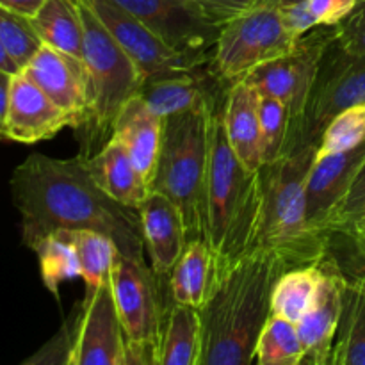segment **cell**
<instances>
[{
    "label": "cell",
    "mask_w": 365,
    "mask_h": 365,
    "mask_svg": "<svg viewBox=\"0 0 365 365\" xmlns=\"http://www.w3.org/2000/svg\"><path fill=\"white\" fill-rule=\"evenodd\" d=\"M21 220V241L34 250L59 230H93L113 239L121 255L146 262L141 216L98 187L84 157L53 159L32 153L11 177Z\"/></svg>",
    "instance_id": "cell-1"
},
{
    "label": "cell",
    "mask_w": 365,
    "mask_h": 365,
    "mask_svg": "<svg viewBox=\"0 0 365 365\" xmlns=\"http://www.w3.org/2000/svg\"><path fill=\"white\" fill-rule=\"evenodd\" d=\"M285 271L278 257L255 250L217 277L212 294L198 310V365H255L273 287Z\"/></svg>",
    "instance_id": "cell-2"
},
{
    "label": "cell",
    "mask_w": 365,
    "mask_h": 365,
    "mask_svg": "<svg viewBox=\"0 0 365 365\" xmlns=\"http://www.w3.org/2000/svg\"><path fill=\"white\" fill-rule=\"evenodd\" d=\"M223 103L225 96L214 106L202 202V237L214 253L216 280L223 271L252 253L260 203L259 171L246 170L228 145Z\"/></svg>",
    "instance_id": "cell-3"
},
{
    "label": "cell",
    "mask_w": 365,
    "mask_h": 365,
    "mask_svg": "<svg viewBox=\"0 0 365 365\" xmlns=\"http://www.w3.org/2000/svg\"><path fill=\"white\" fill-rule=\"evenodd\" d=\"M317 150L319 143H309L259 170L260 203L252 252L271 253L287 269L321 262L328 253L327 235L316 234L307 223L305 187Z\"/></svg>",
    "instance_id": "cell-4"
},
{
    "label": "cell",
    "mask_w": 365,
    "mask_h": 365,
    "mask_svg": "<svg viewBox=\"0 0 365 365\" xmlns=\"http://www.w3.org/2000/svg\"><path fill=\"white\" fill-rule=\"evenodd\" d=\"M77 4L84 25L88 109L75 134L81 143L78 155L89 159L113 139L118 114L132 96L139 95L145 78L96 14L81 0Z\"/></svg>",
    "instance_id": "cell-5"
},
{
    "label": "cell",
    "mask_w": 365,
    "mask_h": 365,
    "mask_svg": "<svg viewBox=\"0 0 365 365\" xmlns=\"http://www.w3.org/2000/svg\"><path fill=\"white\" fill-rule=\"evenodd\" d=\"M214 102L163 120V143L152 191L170 198L184 217L187 237H202L203 185L209 164Z\"/></svg>",
    "instance_id": "cell-6"
},
{
    "label": "cell",
    "mask_w": 365,
    "mask_h": 365,
    "mask_svg": "<svg viewBox=\"0 0 365 365\" xmlns=\"http://www.w3.org/2000/svg\"><path fill=\"white\" fill-rule=\"evenodd\" d=\"M299 38L285 27L280 7L257 4L221 25L212 53V68L227 84L285 56Z\"/></svg>",
    "instance_id": "cell-7"
},
{
    "label": "cell",
    "mask_w": 365,
    "mask_h": 365,
    "mask_svg": "<svg viewBox=\"0 0 365 365\" xmlns=\"http://www.w3.org/2000/svg\"><path fill=\"white\" fill-rule=\"evenodd\" d=\"M335 36L337 25H317L298 39L291 52L255 68L245 77L259 91V95L278 100L287 107L291 116L289 152L298 138L307 103L319 73L321 61Z\"/></svg>",
    "instance_id": "cell-8"
},
{
    "label": "cell",
    "mask_w": 365,
    "mask_h": 365,
    "mask_svg": "<svg viewBox=\"0 0 365 365\" xmlns=\"http://www.w3.org/2000/svg\"><path fill=\"white\" fill-rule=\"evenodd\" d=\"M355 106H365V53L346 52L335 36L321 61L291 152L309 143H321L328 123L339 113Z\"/></svg>",
    "instance_id": "cell-9"
},
{
    "label": "cell",
    "mask_w": 365,
    "mask_h": 365,
    "mask_svg": "<svg viewBox=\"0 0 365 365\" xmlns=\"http://www.w3.org/2000/svg\"><path fill=\"white\" fill-rule=\"evenodd\" d=\"M100 21L106 25L123 52L134 61L143 78L160 77L177 71H200L212 66V61L196 59L177 52L163 41L155 32L150 31L134 14L128 13L114 0H81Z\"/></svg>",
    "instance_id": "cell-10"
},
{
    "label": "cell",
    "mask_w": 365,
    "mask_h": 365,
    "mask_svg": "<svg viewBox=\"0 0 365 365\" xmlns=\"http://www.w3.org/2000/svg\"><path fill=\"white\" fill-rule=\"evenodd\" d=\"M110 289L127 341L159 344L168 305L152 267L120 253L110 273Z\"/></svg>",
    "instance_id": "cell-11"
},
{
    "label": "cell",
    "mask_w": 365,
    "mask_h": 365,
    "mask_svg": "<svg viewBox=\"0 0 365 365\" xmlns=\"http://www.w3.org/2000/svg\"><path fill=\"white\" fill-rule=\"evenodd\" d=\"M155 32L166 45L185 56L212 61L221 25L192 0H114Z\"/></svg>",
    "instance_id": "cell-12"
},
{
    "label": "cell",
    "mask_w": 365,
    "mask_h": 365,
    "mask_svg": "<svg viewBox=\"0 0 365 365\" xmlns=\"http://www.w3.org/2000/svg\"><path fill=\"white\" fill-rule=\"evenodd\" d=\"M125 342L109 280L86 292L66 365H120Z\"/></svg>",
    "instance_id": "cell-13"
},
{
    "label": "cell",
    "mask_w": 365,
    "mask_h": 365,
    "mask_svg": "<svg viewBox=\"0 0 365 365\" xmlns=\"http://www.w3.org/2000/svg\"><path fill=\"white\" fill-rule=\"evenodd\" d=\"M21 73L70 116L73 130L78 128L88 109V73L84 61L41 45Z\"/></svg>",
    "instance_id": "cell-14"
},
{
    "label": "cell",
    "mask_w": 365,
    "mask_h": 365,
    "mask_svg": "<svg viewBox=\"0 0 365 365\" xmlns=\"http://www.w3.org/2000/svg\"><path fill=\"white\" fill-rule=\"evenodd\" d=\"M346 282L348 278L342 274L337 264L324 257L321 262V278L316 298L305 316L296 324L305 349L302 362L319 364L330 353L344 310Z\"/></svg>",
    "instance_id": "cell-15"
},
{
    "label": "cell",
    "mask_w": 365,
    "mask_h": 365,
    "mask_svg": "<svg viewBox=\"0 0 365 365\" xmlns=\"http://www.w3.org/2000/svg\"><path fill=\"white\" fill-rule=\"evenodd\" d=\"M365 159V141L335 155H316L307 178V223L310 230L328 237V223L348 192Z\"/></svg>",
    "instance_id": "cell-16"
},
{
    "label": "cell",
    "mask_w": 365,
    "mask_h": 365,
    "mask_svg": "<svg viewBox=\"0 0 365 365\" xmlns=\"http://www.w3.org/2000/svg\"><path fill=\"white\" fill-rule=\"evenodd\" d=\"M64 127H71L70 116L21 71L14 75L6 118V139L34 145L53 138Z\"/></svg>",
    "instance_id": "cell-17"
},
{
    "label": "cell",
    "mask_w": 365,
    "mask_h": 365,
    "mask_svg": "<svg viewBox=\"0 0 365 365\" xmlns=\"http://www.w3.org/2000/svg\"><path fill=\"white\" fill-rule=\"evenodd\" d=\"M138 210L150 267L157 277H166L178 262L189 241L184 217L170 198L157 191H150Z\"/></svg>",
    "instance_id": "cell-18"
},
{
    "label": "cell",
    "mask_w": 365,
    "mask_h": 365,
    "mask_svg": "<svg viewBox=\"0 0 365 365\" xmlns=\"http://www.w3.org/2000/svg\"><path fill=\"white\" fill-rule=\"evenodd\" d=\"M260 95L246 78L232 82L223 103V123L230 148L248 171L262 168L260 150Z\"/></svg>",
    "instance_id": "cell-19"
},
{
    "label": "cell",
    "mask_w": 365,
    "mask_h": 365,
    "mask_svg": "<svg viewBox=\"0 0 365 365\" xmlns=\"http://www.w3.org/2000/svg\"><path fill=\"white\" fill-rule=\"evenodd\" d=\"M113 138L127 148L128 155L152 191V180L155 177L163 143V118L157 116L146 106L141 95H135L118 114Z\"/></svg>",
    "instance_id": "cell-20"
},
{
    "label": "cell",
    "mask_w": 365,
    "mask_h": 365,
    "mask_svg": "<svg viewBox=\"0 0 365 365\" xmlns=\"http://www.w3.org/2000/svg\"><path fill=\"white\" fill-rule=\"evenodd\" d=\"M84 160L98 187L121 205L139 209L150 195L148 184L118 139L113 138L98 153Z\"/></svg>",
    "instance_id": "cell-21"
},
{
    "label": "cell",
    "mask_w": 365,
    "mask_h": 365,
    "mask_svg": "<svg viewBox=\"0 0 365 365\" xmlns=\"http://www.w3.org/2000/svg\"><path fill=\"white\" fill-rule=\"evenodd\" d=\"M209 73L200 71H177L146 78L139 95L146 106L164 120L173 114L198 109L216 100V95L209 88Z\"/></svg>",
    "instance_id": "cell-22"
},
{
    "label": "cell",
    "mask_w": 365,
    "mask_h": 365,
    "mask_svg": "<svg viewBox=\"0 0 365 365\" xmlns=\"http://www.w3.org/2000/svg\"><path fill=\"white\" fill-rule=\"evenodd\" d=\"M216 285V260L205 239H191L170 273L171 302L200 310Z\"/></svg>",
    "instance_id": "cell-23"
},
{
    "label": "cell",
    "mask_w": 365,
    "mask_h": 365,
    "mask_svg": "<svg viewBox=\"0 0 365 365\" xmlns=\"http://www.w3.org/2000/svg\"><path fill=\"white\" fill-rule=\"evenodd\" d=\"M31 24L43 45L77 59L84 57V25L77 0H45Z\"/></svg>",
    "instance_id": "cell-24"
},
{
    "label": "cell",
    "mask_w": 365,
    "mask_h": 365,
    "mask_svg": "<svg viewBox=\"0 0 365 365\" xmlns=\"http://www.w3.org/2000/svg\"><path fill=\"white\" fill-rule=\"evenodd\" d=\"M200 316L192 307L171 302L157 344L159 365H198Z\"/></svg>",
    "instance_id": "cell-25"
},
{
    "label": "cell",
    "mask_w": 365,
    "mask_h": 365,
    "mask_svg": "<svg viewBox=\"0 0 365 365\" xmlns=\"http://www.w3.org/2000/svg\"><path fill=\"white\" fill-rule=\"evenodd\" d=\"M323 262V260H321ZM321 262L292 267L280 274L271 296V314L298 324L316 298Z\"/></svg>",
    "instance_id": "cell-26"
},
{
    "label": "cell",
    "mask_w": 365,
    "mask_h": 365,
    "mask_svg": "<svg viewBox=\"0 0 365 365\" xmlns=\"http://www.w3.org/2000/svg\"><path fill=\"white\" fill-rule=\"evenodd\" d=\"M335 346L346 365H365V273L348 278Z\"/></svg>",
    "instance_id": "cell-27"
},
{
    "label": "cell",
    "mask_w": 365,
    "mask_h": 365,
    "mask_svg": "<svg viewBox=\"0 0 365 365\" xmlns=\"http://www.w3.org/2000/svg\"><path fill=\"white\" fill-rule=\"evenodd\" d=\"M77 252L81 264V278L88 291L100 287L110 280L113 266L120 250L113 239L93 230H63Z\"/></svg>",
    "instance_id": "cell-28"
},
{
    "label": "cell",
    "mask_w": 365,
    "mask_h": 365,
    "mask_svg": "<svg viewBox=\"0 0 365 365\" xmlns=\"http://www.w3.org/2000/svg\"><path fill=\"white\" fill-rule=\"evenodd\" d=\"M303 356L296 323L271 314L257 342L255 365H299Z\"/></svg>",
    "instance_id": "cell-29"
},
{
    "label": "cell",
    "mask_w": 365,
    "mask_h": 365,
    "mask_svg": "<svg viewBox=\"0 0 365 365\" xmlns=\"http://www.w3.org/2000/svg\"><path fill=\"white\" fill-rule=\"evenodd\" d=\"M32 252L38 255L43 284L53 296L59 294L63 284L73 278H81L77 252L63 230L50 234Z\"/></svg>",
    "instance_id": "cell-30"
},
{
    "label": "cell",
    "mask_w": 365,
    "mask_h": 365,
    "mask_svg": "<svg viewBox=\"0 0 365 365\" xmlns=\"http://www.w3.org/2000/svg\"><path fill=\"white\" fill-rule=\"evenodd\" d=\"M260 150L262 166L273 164L287 155L291 141V116L287 107L278 100L260 95Z\"/></svg>",
    "instance_id": "cell-31"
},
{
    "label": "cell",
    "mask_w": 365,
    "mask_h": 365,
    "mask_svg": "<svg viewBox=\"0 0 365 365\" xmlns=\"http://www.w3.org/2000/svg\"><path fill=\"white\" fill-rule=\"evenodd\" d=\"M0 43L11 59L24 70L29 61L41 48V39L36 34L31 18L0 6Z\"/></svg>",
    "instance_id": "cell-32"
},
{
    "label": "cell",
    "mask_w": 365,
    "mask_h": 365,
    "mask_svg": "<svg viewBox=\"0 0 365 365\" xmlns=\"http://www.w3.org/2000/svg\"><path fill=\"white\" fill-rule=\"evenodd\" d=\"M365 141V106L339 113L321 135L317 155H335L356 148Z\"/></svg>",
    "instance_id": "cell-33"
},
{
    "label": "cell",
    "mask_w": 365,
    "mask_h": 365,
    "mask_svg": "<svg viewBox=\"0 0 365 365\" xmlns=\"http://www.w3.org/2000/svg\"><path fill=\"white\" fill-rule=\"evenodd\" d=\"M78 309L61 324L59 330L34 353L24 360L20 365H66L70 356L71 344L75 337V327H77Z\"/></svg>",
    "instance_id": "cell-34"
},
{
    "label": "cell",
    "mask_w": 365,
    "mask_h": 365,
    "mask_svg": "<svg viewBox=\"0 0 365 365\" xmlns=\"http://www.w3.org/2000/svg\"><path fill=\"white\" fill-rule=\"evenodd\" d=\"M365 214V159L360 164L359 171H356L355 178H353L351 185H349L348 192L339 203L337 210L331 216L330 223H328V232H341L346 225L351 223L356 217Z\"/></svg>",
    "instance_id": "cell-35"
},
{
    "label": "cell",
    "mask_w": 365,
    "mask_h": 365,
    "mask_svg": "<svg viewBox=\"0 0 365 365\" xmlns=\"http://www.w3.org/2000/svg\"><path fill=\"white\" fill-rule=\"evenodd\" d=\"M337 41L346 52L365 53V0H359L351 14L337 25Z\"/></svg>",
    "instance_id": "cell-36"
},
{
    "label": "cell",
    "mask_w": 365,
    "mask_h": 365,
    "mask_svg": "<svg viewBox=\"0 0 365 365\" xmlns=\"http://www.w3.org/2000/svg\"><path fill=\"white\" fill-rule=\"evenodd\" d=\"M359 0H307L310 14L316 25L335 27L351 14Z\"/></svg>",
    "instance_id": "cell-37"
},
{
    "label": "cell",
    "mask_w": 365,
    "mask_h": 365,
    "mask_svg": "<svg viewBox=\"0 0 365 365\" xmlns=\"http://www.w3.org/2000/svg\"><path fill=\"white\" fill-rule=\"evenodd\" d=\"M192 2L198 4L203 13L210 20L216 21L217 25L227 24L228 20H232L237 14L257 6L255 0H192Z\"/></svg>",
    "instance_id": "cell-38"
},
{
    "label": "cell",
    "mask_w": 365,
    "mask_h": 365,
    "mask_svg": "<svg viewBox=\"0 0 365 365\" xmlns=\"http://www.w3.org/2000/svg\"><path fill=\"white\" fill-rule=\"evenodd\" d=\"M280 11L285 27H287L289 32H291L292 36H296V38H302L303 34H307V32L312 31L314 27H317L312 14H310L309 7H307V0L280 7Z\"/></svg>",
    "instance_id": "cell-39"
},
{
    "label": "cell",
    "mask_w": 365,
    "mask_h": 365,
    "mask_svg": "<svg viewBox=\"0 0 365 365\" xmlns=\"http://www.w3.org/2000/svg\"><path fill=\"white\" fill-rule=\"evenodd\" d=\"M120 365H159L157 344H153V342L127 341Z\"/></svg>",
    "instance_id": "cell-40"
},
{
    "label": "cell",
    "mask_w": 365,
    "mask_h": 365,
    "mask_svg": "<svg viewBox=\"0 0 365 365\" xmlns=\"http://www.w3.org/2000/svg\"><path fill=\"white\" fill-rule=\"evenodd\" d=\"M14 75L0 70V139H6V118L9 109L11 84H13Z\"/></svg>",
    "instance_id": "cell-41"
},
{
    "label": "cell",
    "mask_w": 365,
    "mask_h": 365,
    "mask_svg": "<svg viewBox=\"0 0 365 365\" xmlns=\"http://www.w3.org/2000/svg\"><path fill=\"white\" fill-rule=\"evenodd\" d=\"M341 232L351 239L356 253L365 260V214L353 220L349 225H346Z\"/></svg>",
    "instance_id": "cell-42"
},
{
    "label": "cell",
    "mask_w": 365,
    "mask_h": 365,
    "mask_svg": "<svg viewBox=\"0 0 365 365\" xmlns=\"http://www.w3.org/2000/svg\"><path fill=\"white\" fill-rule=\"evenodd\" d=\"M43 4H45V0H0V6L2 7L27 18L34 16L41 9Z\"/></svg>",
    "instance_id": "cell-43"
},
{
    "label": "cell",
    "mask_w": 365,
    "mask_h": 365,
    "mask_svg": "<svg viewBox=\"0 0 365 365\" xmlns=\"http://www.w3.org/2000/svg\"><path fill=\"white\" fill-rule=\"evenodd\" d=\"M0 70L7 71V73H11V75H16L21 71L20 68H18V64L11 59L9 53L6 52V48L2 46V43H0Z\"/></svg>",
    "instance_id": "cell-44"
},
{
    "label": "cell",
    "mask_w": 365,
    "mask_h": 365,
    "mask_svg": "<svg viewBox=\"0 0 365 365\" xmlns=\"http://www.w3.org/2000/svg\"><path fill=\"white\" fill-rule=\"evenodd\" d=\"M302 365H346V364H344V360H342L341 353H339L337 346H335V342H334V346H331L330 353H328V356L323 360V362H319V364L302 362Z\"/></svg>",
    "instance_id": "cell-45"
},
{
    "label": "cell",
    "mask_w": 365,
    "mask_h": 365,
    "mask_svg": "<svg viewBox=\"0 0 365 365\" xmlns=\"http://www.w3.org/2000/svg\"><path fill=\"white\" fill-rule=\"evenodd\" d=\"M257 4H266V6H274V7H285L291 6V4L302 2V0H255Z\"/></svg>",
    "instance_id": "cell-46"
},
{
    "label": "cell",
    "mask_w": 365,
    "mask_h": 365,
    "mask_svg": "<svg viewBox=\"0 0 365 365\" xmlns=\"http://www.w3.org/2000/svg\"><path fill=\"white\" fill-rule=\"evenodd\" d=\"M299 365H302V364H299Z\"/></svg>",
    "instance_id": "cell-47"
}]
</instances>
